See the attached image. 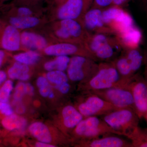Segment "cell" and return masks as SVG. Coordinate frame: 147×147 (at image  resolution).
<instances>
[{"label":"cell","instance_id":"e0dca14e","mask_svg":"<svg viewBox=\"0 0 147 147\" xmlns=\"http://www.w3.org/2000/svg\"><path fill=\"white\" fill-rule=\"evenodd\" d=\"M30 133L39 142L50 143L52 137L49 129L45 125L40 122L32 123L29 127Z\"/></svg>","mask_w":147,"mask_h":147},{"label":"cell","instance_id":"277c9868","mask_svg":"<svg viewBox=\"0 0 147 147\" xmlns=\"http://www.w3.org/2000/svg\"><path fill=\"white\" fill-rule=\"evenodd\" d=\"M77 137L83 139L97 138L108 134L119 135L105 121L96 116L85 118L74 129Z\"/></svg>","mask_w":147,"mask_h":147},{"label":"cell","instance_id":"4dcf8cb0","mask_svg":"<svg viewBox=\"0 0 147 147\" xmlns=\"http://www.w3.org/2000/svg\"><path fill=\"white\" fill-rule=\"evenodd\" d=\"M0 113L7 117L13 115V111L8 102H0Z\"/></svg>","mask_w":147,"mask_h":147},{"label":"cell","instance_id":"f35d334b","mask_svg":"<svg viewBox=\"0 0 147 147\" xmlns=\"http://www.w3.org/2000/svg\"><path fill=\"white\" fill-rule=\"evenodd\" d=\"M35 146L36 147H55V146L50 144V143L38 142L36 144Z\"/></svg>","mask_w":147,"mask_h":147},{"label":"cell","instance_id":"7402d4cb","mask_svg":"<svg viewBox=\"0 0 147 147\" xmlns=\"http://www.w3.org/2000/svg\"><path fill=\"white\" fill-rule=\"evenodd\" d=\"M113 62L122 78L127 80H131L134 78L135 75L132 73L131 67L125 55L121 56Z\"/></svg>","mask_w":147,"mask_h":147},{"label":"cell","instance_id":"2e32d148","mask_svg":"<svg viewBox=\"0 0 147 147\" xmlns=\"http://www.w3.org/2000/svg\"><path fill=\"white\" fill-rule=\"evenodd\" d=\"M21 45L32 50H44L47 41L44 37L32 32L25 31L21 34Z\"/></svg>","mask_w":147,"mask_h":147},{"label":"cell","instance_id":"8d00e7d4","mask_svg":"<svg viewBox=\"0 0 147 147\" xmlns=\"http://www.w3.org/2000/svg\"><path fill=\"white\" fill-rule=\"evenodd\" d=\"M7 76V74L5 71L3 70H0V86L6 81Z\"/></svg>","mask_w":147,"mask_h":147},{"label":"cell","instance_id":"83f0119b","mask_svg":"<svg viewBox=\"0 0 147 147\" xmlns=\"http://www.w3.org/2000/svg\"><path fill=\"white\" fill-rule=\"evenodd\" d=\"M13 88V82L6 80L0 88V102H8Z\"/></svg>","mask_w":147,"mask_h":147},{"label":"cell","instance_id":"ac0fdd59","mask_svg":"<svg viewBox=\"0 0 147 147\" xmlns=\"http://www.w3.org/2000/svg\"><path fill=\"white\" fill-rule=\"evenodd\" d=\"M28 65L16 61L7 70V76L11 80L26 81L30 78Z\"/></svg>","mask_w":147,"mask_h":147},{"label":"cell","instance_id":"5b68a950","mask_svg":"<svg viewBox=\"0 0 147 147\" xmlns=\"http://www.w3.org/2000/svg\"><path fill=\"white\" fill-rule=\"evenodd\" d=\"M102 18L105 24L115 33H121L134 26V20L121 7L111 6L102 11Z\"/></svg>","mask_w":147,"mask_h":147},{"label":"cell","instance_id":"3957f363","mask_svg":"<svg viewBox=\"0 0 147 147\" xmlns=\"http://www.w3.org/2000/svg\"><path fill=\"white\" fill-rule=\"evenodd\" d=\"M96 62L85 56H73L67 69L69 79L73 82H88L98 70L99 63Z\"/></svg>","mask_w":147,"mask_h":147},{"label":"cell","instance_id":"ab89813d","mask_svg":"<svg viewBox=\"0 0 147 147\" xmlns=\"http://www.w3.org/2000/svg\"><path fill=\"white\" fill-rule=\"evenodd\" d=\"M41 0H18V2L23 4H32L35 3Z\"/></svg>","mask_w":147,"mask_h":147},{"label":"cell","instance_id":"5bb4252c","mask_svg":"<svg viewBox=\"0 0 147 147\" xmlns=\"http://www.w3.org/2000/svg\"><path fill=\"white\" fill-rule=\"evenodd\" d=\"M115 36L122 48L127 50L138 48L142 40V34L134 25Z\"/></svg>","mask_w":147,"mask_h":147},{"label":"cell","instance_id":"ee69618b","mask_svg":"<svg viewBox=\"0 0 147 147\" xmlns=\"http://www.w3.org/2000/svg\"><path fill=\"white\" fill-rule=\"evenodd\" d=\"M145 118H146V119L147 122V111L146 114V117H145Z\"/></svg>","mask_w":147,"mask_h":147},{"label":"cell","instance_id":"7dc6e473","mask_svg":"<svg viewBox=\"0 0 147 147\" xmlns=\"http://www.w3.org/2000/svg\"></svg>","mask_w":147,"mask_h":147},{"label":"cell","instance_id":"8992f818","mask_svg":"<svg viewBox=\"0 0 147 147\" xmlns=\"http://www.w3.org/2000/svg\"><path fill=\"white\" fill-rule=\"evenodd\" d=\"M86 99L79 103L77 109L85 118L93 116H103L108 113L121 108L91 92Z\"/></svg>","mask_w":147,"mask_h":147},{"label":"cell","instance_id":"bcb514c9","mask_svg":"<svg viewBox=\"0 0 147 147\" xmlns=\"http://www.w3.org/2000/svg\"></svg>","mask_w":147,"mask_h":147},{"label":"cell","instance_id":"b9f144b4","mask_svg":"<svg viewBox=\"0 0 147 147\" xmlns=\"http://www.w3.org/2000/svg\"><path fill=\"white\" fill-rule=\"evenodd\" d=\"M144 79L147 84V60L146 61V67H145Z\"/></svg>","mask_w":147,"mask_h":147},{"label":"cell","instance_id":"1f68e13d","mask_svg":"<svg viewBox=\"0 0 147 147\" xmlns=\"http://www.w3.org/2000/svg\"><path fill=\"white\" fill-rule=\"evenodd\" d=\"M16 11L17 16L22 17L32 16V13H33L30 7L24 6L18 7Z\"/></svg>","mask_w":147,"mask_h":147},{"label":"cell","instance_id":"6da1fadb","mask_svg":"<svg viewBox=\"0 0 147 147\" xmlns=\"http://www.w3.org/2000/svg\"><path fill=\"white\" fill-rule=\"evenodd\" d=\"M132 79L122 78L113 62L100 63L97 72L86 82L85 87L87 92L112 88H128Z\"/></svg>","mask_w":147,"mask_h":147},{"label":"cell","instance_id":"4316f807","mask_svg":"<svg viewBox=\"0 0 147 147\" xmlns=\"http://www.w3.org/2000/svg\"><path fill=\"white\" fill-rule=\"evenodd\" d=\"M46 78L49 82L55 85L68 82L69 80L67 74L64 71L58 70L48 71L46 74Z\"/></svg>","mask_w":147,"mask_h":147},{"label":"cell","instance_id":"f1b7e54d","mask_svg":"<svg viewBox=\"0 0 147 147\" xmlns=\"http://www.w3.org/2000/svg\"><path fill=\"white\" fill-rule=\"evenodd\" d=\"M26 94V84L20 82L17 84L14 89L13 94V102H21L24 95Z\"/></svg>","mask_w":147,"mask_h":147},{"label":"cell","instance_id":"d590c367","mask_svg":"<svg viewBox=\"0 0 147 147\" xmlns=\"http://www.w3.org/2000/svg\"><path fill=\"white\" fill-rule=\"evenodd\" d=\"M26 94L31 96H33L34 93V87L30 84L27 83L26 84Z\"/></svg>","mask_w":147,"mask_h":147},{"label":"cell","instance_id":"d4e9b609","mask_svg":"<svg viewBox=\"0 0 147 147\" xmlns=\"http://www.w3.org/2000/svg\"><path fill=\"white\" fill-rule=\"evenodd\" d=\"M13 58L16 61L28 65H31L38 61L40 59V55L36 51L30 50L14 55Z\"/></svg>","mask_w":147,"mask_h":147},{"label":"cell","instance_id":"60d3db41","mask_svg":"<svg viewBox=\"0 0 147 147\" xmlns=\"http://www.w3.org/2000/svg\"><path fill=\"white\" fill-rule=\"evenodd\" d=\"M5 57L6 54L4 50H0V67L2 65Z\"/></svg>","mask_w":147,"mask_h":147},{"label":"cell","instance_id":"9a60e30c","mask_svg":"<svg viewBox=\"0 0 147 147\" xmlns=\"http://www.w3.org/2000/svg\"><path fill=\"white\" fill-rule=\"evenodd\" d=\"M61 116L63 126L67 129H74L84 118L77 108L70 105L63 108Z\"/></svg>","mask_w":147,"mask_h":147},{"label":"cell","instance_id":"74e56055","mask_svg":"<svg viewBox=\"0 0 147 147\" xmlns=\"http://www.w3.org/2000/svg\"><path fill=\"white\" fill-rule=\"evenodd\" d=\"M129 0H113L112 6L121 7L126 3Z\"/></svg>","mask_w":147,"mask_h":147},{"label":"cell","instance_id":"9c48e42d","mask_svg":"<svg viewBox=\"0 0 147 147\" xmlns=\"http://www.w3.org/2000/svg\"><path fill=\"white\" fill-rule=\"evenodd\" d=\"M102 9L91 7L84 13L82 21L85 28L90 34H104L115 35L113 31L103 21Z\"/></svg>","mask_w":147,"mask_h":147},{"label":"cell","instance_id":"30bf717a","mask_svg":"<svg viewBox=\"0 0 147 147\" xmlns=\"http://www.w3.org/2000/svg\"><path fill=\"white\" fill-rule=\"evenodd\" d=\"M44 53L49 56H67L75 55L85 56L97 61L96 58L84 44L64 42L49 45L44 49Z\"/></svg>","mask_w":147,"mask_h":147},{"label":"cell","instance_id":"d6a6232c","mask_svg":"<svg viewBox=\"0 0 147 147\" xmlns=\"http://www.w3.org/2000/svg\"><path fill=\"white\" fill-rule=\"evenodd\" d=\"M55 88L62 94L68 93L70 89V86L68 82L55 85Z\"/></svg>","mask_w":147,"mask_h":147},{"label":"cell","instance_id":"ffe728a7","mask_svg":"<svg viewBox=\"0 0 147 147\" xmlns=\"http://www.w3.org/2000/svg\"><path fill=\"white\" fill-rule=\"evenodd\" d=\"M27 123L26 119L14 114L5 117L1 121L3 127L11 131L23 130L26 126Z\"/></svg>","mask_w":147,"mask_h":147},{"label":"cell","instance_id":"7bdbcfd3","mask_svg":"<svg viewBox=\"0 0 147 147\" xmlns=\"http://www.w3.org/2000/svg\"><path fill=\"white\" fill-rule=\"evenodd\" d=\"M65 1V0H55L56 3L58 4V5L60 4L63 3Z\"/></svg>","mask_w":147,"mask_h":147},{"label":"cell","instance_id":"d6986e66","mask_svg":"<svg viewBox=\"0 0 147 147\" xmlns=\"http://www.w3.org/2000/svg\"><path fill=\"white\" fill-rule=\"evenodd\" d=\"M39 18L34 16H12L9 19V25L19 30H25L36 26L39 24Z\"/></svg>","mask_w":147,"mask_h":147},{"label":"cell","instance_id":"7c38bea8","mask_svg":"<svg viewBox=\"0 0 147 147\" xmlns=\"http://www.w3.org/2000/svg\"><path fill=\"white\" fill-rule=\"evenodd\" d=\"M108 134L93 139H84L83 146L87 147H132L130 142L116 134Z\"/></svg>","mask_w":147,"mask_h":147},{"label":"cell","instance_id":"cb8c5ba5","mask_svg":"<svg viewBox=\"0 0 147 147\" xmlns=\"http://www.w3.org/2000/svg\"><path fill=\"white\" fill-rule=\"evenodd\" d=\"M70 61L68 56H57L53 60L45 63L44 68L48 71L58 70L64 71L67 69Z\"/></svg>","mask_w":147,"mask_h":147},{"label":"cell","instance_id":"836d02e7","mask_svg":"<svg viewBox=\"0 0 147 147\" xmlns=\"http://www.w3.org/2000/svg\"><path fill=\"white\" fill-rule=\"evenodd\" d=\"M94 0H83L84 1V9L83 15L84 13L90 9L92 7Z\"/></svg>","mask_w":147,"mask_h":147},{"label":"cell","instance_id":"484cf974","mask_svg":"<svg viewBox=\"0 0 147 147\" xmlns=\"http://www.w3.org/2000/svg\"><path fill=\"white\" fill-rule=\"evenodd\" d=\"M36 85L38 88L40 94L43 97L53 98L55 96L49 82L46 77L40 76L37 79Z\"/></svg>","mask_w":147,"mask_h":147},{"label":"cell","instance_id":"7a4b0ae2","mask_svg":"<svg viewBox=\"0 0 147 147\" xmlns=\"http://www.w3.org/2000/svg\"><path fill=\"white\" fill-rule=\"evenodd\" d=\"M102 119L118 132L120 136L127 137L134 128L138 126L139 118L133 109L124 108L104 115Z\"/></svg>","mask_w":147,"mask_h":147},{"label":"cell","instance_id":"4fadbf2b","mask_svg":"<svg viewBox=\"0 0 147 147\" xmlns=\"http://www.w3.org/2000/svg\"><path fill=\"white\" fill-rule=\"evenodd\" d=\"M21 45V34L18 29L9 24L5 27L0 39V45L3 50L16 52L20 49Z\"/></svg>","mask_w":147,"mask_h":147},{"label":"cell","instance_id":"52a82bcc","mask_svg":"<svg viewBox=\"0 0 147 147\" xmlns=\"http://www.w3.org/2000/svg\"><path fill=\"white\" fill-rule=\"evenodd\" d=\"M89 92L97 95L118 108H131L134 110V99L129 88H112Z\"/></svg>","mask_w":147,"mask_h":147},{"label":"cell","instance_id":"f546056e","mask_svg":"<svg viewBox=\"0 0 147 147\" xmlns=\"http://www.w3.org/2000/svg\"><path fill=\"white\" fill-rule=\"evenodd\" d=\"M113 0H94L91 7L100 9L102 10L112 6Z\"/></svg>","mask_w":147,"mask_h":147},{"label":"cell","instance_id":"ba28073f","mask_svg":"<svg viewBox=\"0 0 147 147\" xmlns=\"http://www.w3.org/2000/svg\"><path fill=\"white\" fill-rule=\"evenodd\" d=\"M129 88L133 96L135 112L139 119L145 118L147 111V84L144 78L135 75Z\"/></svg>","mask_w":147,"mask_h":147},{"label":"cell","instance_id":"8fae6325","mask_svg":"<svg viewBox=\"0 0 147 147\" xmlns=\"http://www.w3.org/2000/svg\"><path fill=\"white\" fill-rule=\"evenodd\" d=\"M57 16L60 20L74 19L82 21L83 16V0H65L59 5Z\"/></svg>","mask_w":147,"mask_h":147},{"label":"cell","instance_id":"f6af8a7d","mask_svg":"<svg viewBox=\"0 0 147 147\" xmlns=\"http://www.w3.org/2000/svg\"><path fill=\"white\" fill-rule=\"evenodd\" d=\"M4 1H5V0H0V3H2Z\"/></svg>","mask_w":147,"mask_h":147},{"label":"cell","instance_id":"44dd1931","mask_svg":"<svg viewBox=\"0 0 147 147\" xmlns=\"http://www.w3.org/2000/svg\"><path fill=\"white\" fill-rule=\"evenodd\" d=\"M132 147H147V129L137 126L127 137Z\"/></svg>","mask_w":147,"mask_h":147},{"label":"cell","instance_id":"e575fe53","mask_svg":"<svg viewBox=\"0 0 147 147\" xmlns=\"http://www.w3.org/2000/svg\"><path fill=\"white\" fill-rule=\"evenodd\" d=\"M21 102H15L13 103L16 105V113L18 114H23L25 112L26 109L24 105L21 103Z\"/></svg>","mask_w":147,"mask_h":147},{"label":"cell","instance_id":"603a6c76","mask_svg":"<svg viewBox=\"0 0 147 147\" xmlns=\"http://www.w3.org/2000/svg\"><path fill=\"white\" fill-rule=\"evenodd\" d=\"M138 48L127 50L124 55L129 63L134 74L142 66L144 60L143 56Z\"/></svg>","mask_w":147,"mask_h":147}]
</instances>
